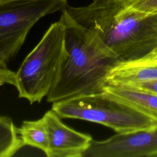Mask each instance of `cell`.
<instances>
[{"mask_svg": "<svg viewBox=\"0 0 157 157\" xmlns=\"http://www.w3.org/2000/svg\"><path fill=\"white\" fill-rule=\"evenodd\" d=\"M61 12L59 20L65 27L66 54L47 96L52 103L101 93L109 71L121 61L96 34L78 24L64 9Z\"/></svg>", "mask_w": 157, "mask_h": 157, "instance_id": "1", "label": "cell"}, {"mask_svg": "<svg viewBox=\"0 0 157 157\" xmlns=\"http://www.w3.org/2000/svg\"><path fill=\"white\" fill-rule=\"evenodd\" d=\"M121 0H93L64 9L82 27L92 31L120 61L137 59L157 50V13L126 10Z\"/></svg>", "mask_w": 157, "mask_h": 157, "instance_id": "2", "label": "cell"}, {"mask_svg": "<svg viewBox=\"0 0 157 157\" xmlns=\"http://www.w3.org/2000/svg\"><path fill=\"white\" fill-rule=\"evenodd\" d=\"M65 54V27L59 20L50 26L15 72L18 97L32 104L47 96L58 77Z\"/></svg>", "mask_w": 157, "mask_h": 157, "instance_id": "3", "label": "cell"}, {"mask_svg": "<svg viewBox=\"0 0 157 157\" xmlns=\"http://www.w3.org/2000/svg\"><path fill=\"white\" fill-rule=\"evenodd\" d=\"M52 109L61 118L99 123L117 133L151 130L157 127L155 120L109 98L103 92L55 102Z\"/></svg>", "mask_w": 157, "mask_h": 157, "instance_id": "4", "label": "cell"}, {"mask_svg": "<svg viewBox=\"0 0 157 157\" xmlns=\"http://www.w3.org/2000/svg\"><path fill=\"white\" fill-rule=\"evenodd\" d=\"M67 5V0H23L0 6V66L7 67L40 18Z\"/></svg>", "mask_w": 157, "mask_h": 157, "instance_id": "5", "label": "cell"}, {"mask_svg": "<svg viewBox=\"0 0 157 157\" xmlns=\"http://www.w3.org/2000/svg\"><path fill=\"white\" fill-rule=\"evenodd\" d=\"M82 157H157V127L93 139Z\"/></svg>", "mask_w": 157, "mask_h": 157, "instance_id": "6", "label": "cell"}, {"mask_svg": "<svg viewBox=\"0 0 157 157\" xmlns=\"http://www.w3.org/2000/svg\"><path fill=\"white\" fill-rule=\"evenodd\" d=\"M48 136V157H82L92 137L66 125L52 109L45 113Z\"/></svg>", "mask_w": 157, "mask_h": 157, "instance_id": "7", "label": "cell"}, {"mask_svg": "<svg viewBox=\"0 0 157 157\" xmlns=\"http://www.w3.org/2000/svg\"><path fill=\"white\" fill-rule=\"evenodd\" d=\"M157 78V50L141 58L121 61L109 71L105 85H128Z\"/></svg>", "mask_w": 157, "mask_h": 157, "instance_id": "8", "label": "cell"}, {"mask_svg": "<svg viewBox=\"0 0 157 157\" xmlns=\"http://www.w3.org/2000/svg\"><path fill=\"white\" fill-rule=\"evenodd\" d=\"M102 92L157 121V94L127 85H105Z\"/></svg>", "mask_w": 157, "mask_h": 157, "instance_id": "9", "label": "cell"}, {"mask_svg": "<svg viewBox=\"0 0 157 157\" xmlns=\"http://www.w3.org/2000/svg\"><path fill=\"white\" fill-rule=\"evenodd\" d=\"M18 133L24 145H29L46 154L48 148L47 124L42 117L37 120H25L18 128Z\"/></svg>", "mask_w": 157, "mask_h": 157, "instance_id": "10", "label": "cell"}, {"mask_svg": "<svg viewBox=\"0 0 157 157\" xmlns=\"http://www.w3.org/2000/svg\"><path fill=\"white\" fill-rule=\"evenodd\" d=\"M24 146L18 128L7 116H0V157L13 156Z\"/></svg>", "mask_w": 157, "mask_h": 157, "instance_id": "11", "label": "cell"}, {"mask_svg": "<svg viewBox=\"0 0 157 157\" xmlns=\"http://www.w3.org/2000/svg\"><path fill=\"white\" fill-rule=\"evenodd\" d=\"M123 6L126 10L145 15L157 13V0H125Z\"/></svg>", "mask_w": 157, "mask_h": 157, "instance_id": "12", "label": "cell"}, {"mask_svg": "<svg viewBox=\"0 0 157 157\" xmlns=\"http://www.w3.org/2000/svg\"><path fill=\"white\" fill-rule=\"evenodd\" d=\"M15 72L7 69L0 66V85L9 84L15 86Z\"/></svg>", "mask_w": 157, "mask_h": 157, "instance_id": "13", "label": "cell"}, {"mask_svg": "<svg viewBox=\"0 0 157 157\" xmlns=\"http://www.w3.org/2000/svg\"><path fill=\"white\" fill-rule=\"evenodd\" d=\"M127 86H132L142 90L152 92L157 94V78L150 80L148 81H145L142 82L133 83L131 85H128Z\"/></svg>", "mask_w": 157, "mask_h": 157, "instance_id": "14", "label": "cell"}, {"mask_svg": "<svg viewBox=\"0 0 157 157\" xmlns=\"http://www.w3.org/2000/svg\"><path fill=\"white\" fill-rule=\"evenodd\" d=\"M23 1V0H0V6L5 5L7 4H9V3L14 2H17V1Z\"/></svg>", "mask_w": 157, "mask_h": 157, "instance_id": "15", "label": "cell"}, {"mask_svg": "<svg viewBox=\"0 0 157 157\" xmlns=\"http://www.w3.org/2000/svg\"><path fill=\"white\" fill-rule=\"evenodd\" d=\"M121 1H125V0H121Z\"/></svg>", "mask_w": 157, "mask_h": 157, "instance_id": "16", "label": "cell"}]
</instances>
